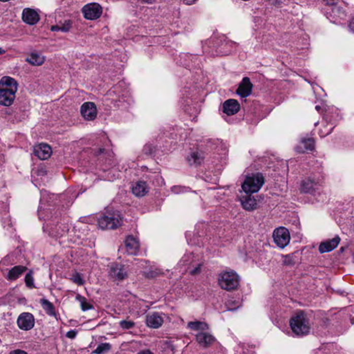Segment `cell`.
Segmentation results:
<instances>
[{
  "instance_id": "8fae6325",
  "label": "cell",
  "mask_w": 354,
  "mask_h": 354,
  "mask_svg": "<svg viewBox=\"0 0 354 354\" xmlns=\"http://www.w3.org/2000/svg\"><path fill=\"white\" fill-rule=\"evenodd\" d=\"M37 319L35 315L30 312H22L18 315L16 319L17 332L18 330L24 333L23 336H28V332H33L37 327Z\"/></svg>"
},
{
  "instance_id": "5b68a950",
  "label": "cell",
  "mask_w": 354,
  "mask_h": 354,
  "mask_svg": "<svg viewBox=\"0 0 354 354\" xmlns=\"http://www.w3.org/2000/svg\"><path fill=\"white\" fill-rule=\"evenodd\" d=\"M167 192L162 174L143 167L128 168L123 172L119 195L130 204L147 206L164 198Z\"/></svg>"
},
{
  "instance_id": "7c38bea8",
  "label": "cell",
  "mask_w": 354,
  "mask_h": 354,
  "mask_svg": "<svg viewBox=\"0 0 354 354\" xmlns=\"http://www.w3.org/2000/svg\"><path fill=\"white\" fill-rule=\"evenodd\" d=\"M122 217L116 210H108L101 216L99 225L101 229L110 230L117 229L122 224Z\"/></svg>"
},
{
  "instance_id": "d6986e66",
  "label": "cell",
  "mask_w": 354,
  "mask_h": 354,
  "mask_svg": "<svg viewBox=\"0 0 354 354\" xmlns=\"http://www.w3.org/2000/svg\"><path fill=\"white\" fill-rule=\"evenodd\" d=\"M7 164V149L6 145L0 139V172L5 169Z\"/></svg>"
},
{
  "instance_id": "e0dca14e",
  "label": "cell",
  "mask_w": 354,
  "mask_h": 354,
  "mask_svg": "<svg viewBox=\"0 0 354 354\" xmlns=\"http://www.w3.org/2000/svg\"><path fill=\"white\" fill-rule=\"evenodd\" d=\"M125 246L130 252H136L139 250V244L137 239L134 237H129L126 239Z\"/></svg>"
},
{
  "instance_id": "6da1fadb",
  "label": "cell",
  "mask_w": 354,
  "mask_h": 354,
  "mask_svg": "<svg viewBox=\"0 0 354 354\" xmlns=\"http://www.w3.org/2000/svg\"><path fill=\"white\" fill-rule=\"evenodd\" d=\"M287 193V163L275 153L267 152L256 156L218 197L224 207L254 215L294 207Z\"/></svg>"
},
{
  "instance_id": "5bb4252c",
  "label": "cell",
  "mask_w": 354,
  "mask_h": 354,
  "mask_svg": "<svg viewBox=\"0 0 354 354\" xmlns=\"http://www.w3.org/2000/svg\"><path fill=\"white\" fill-rule=\"evenodd\" d=\"M82 15L88 20H96L103 15V8L97 3H90L85 5L82 10Z\"/></svg>"
},
{
  "instance_id": "52a82bcc",
  "label": "cell",
  "mask_w": 354,
  "mask_h": 354,
  "mask_svg": "<svg viewBox=\"0 0 354 354\" xmlns=\"http://www.w3.org/2000/svg\"><path fill=\"white\" fill-rule=\"evenodd\" d=\"M30 111L29 97L18 80L8 76L0 78V127L24 125Z\"/></svg>"
},
{
  "instance_id": "7402d4cb",
  "label": "cell",
  "mask_w": 354,
  "mask_h": 354,
  "mask_svg": "<svg viewBox=\"0 0 354 354\" xmlns=\"http://www.w3.org/2000/svg\"><path fill=\"white\" fill-rule=\"evenodd\" d=\"M0 1H2V2H8V1H9V0H0Z\"/></svg>"
},
{
  "instance_id": "603a6c76",
  "label": "cell",
  "mask_w": 354,
  "mask_h": 354,
  "mask_svg": "<svg viewBox=\"0 0 354 354\" xmlns=\"http://www.w3.org/2000/svg\"><path fill=\"white\" fill-rule=\"evenodd\" d=\"M242 1L248 2V1H250V0H242Z\"/></svg>"
},
{
  "instance_id": "3957f363",
  "label": "cell",
  "mask_w": 354,
  "mask_h": 354,
  "mask_svg": "<svg viewBox=\"0 0 354 354\" xmlns=\"http://www.w3.org/2000/svg\"><path fill=\"white\" fill-rule=\"evenodd\" d=\"M329 175L323 160L310 154H298L287 164V190L302 204H315L327 198Z\"/></svg>"
},
{
  "instance_id": "ffe728a7",
  "label": "cell",
  "mask_w": 354,
  "mask_h": 354,
  "mask_svg": "<svg viewBox=\"0 0 354 354\" xmlns=\"http://www.w3.org/2000/svg\"><path fill=\"white\" fill-rule=\"evenodd\" d=\"M197 339H198L199 342H200V343L204 346L210 345L214 340L213 337H212L208 334L200 335V336H198V338H197Z\"/></svg>"
},
{
  "instance_id": "30bf717a",
  "label": "cell",
  "mask_w": 354,
  "mask_h": 354,
  "mask_svg": "<svg viewBox=\"0 0 354 354\" xmlns=\"http://www.w3.org/2000/svg\"><path fill=\"white\" fill-rule=\"evenodd\" d=\"M291 328L298 336H304L309 332L310 325L307 315L302 311L295 313L290 319Z\"/></svg>"
},
{
  "instance_id": "7a4b0ae2",
  "label": "cell",
  "mask_w": 354,
  "mask_h": 354,
  "mask_svg": "<svg viewBox=\"0 0 354 354\" xmlns=\"http://www.w3.org/2000/svg\"><path fill=\"white\" fill-rule=\"evenodd\" d=\"M295 90L292 82L249 74L235 85L221 90L219 114L230 125L246 124L254 130L277 107L288 100Z\"/></svg>"
},
{
  "instance_id": "9a60e30c",
  "label": "cell",
  "mask_w": 354,
  "mask_h": 354,
  "mask_svg": "<svg viewBox=\"0 0 354 354\" xmlns=\"http://www.w3.org/2000/svg\"><path fill=\"white\" fill-rule=\"evenodd\" d=\"M22 19L24 22L28 24H34L39 21L40 16L34 9H26L23 11Z\"/></svg>"
},
{
  "instance_id": "277c9868",
  "label": "cell",
  "mask_w": 354,
  "mask_h": 354,
  "mask_svg": "<svg viewBox=\"0 0 354 354\" xmlns=\"http://www.w3.org/2000/svg\"><path fill=\"white\" fill-rule=\"evenodd\" d=\"M229 151L228 140L202 137L183 145V158L193 175L206 183L218 185L229 164Z\"/></svg>"
},
{
  "instance_id": "9c48e42d",
  "label": "cell",
  "mask_w": 354,
  "mask_h": 354,
  "mask_svg": "<svg viewBox=\"0 0 354 354\" xmlns=\"http://www.w3.org/2000/svg\"><path fill=\"white\" fill-rule=\"evenodd\" d=\"M218 285L226 292H233L240 286V279L237 273L231 270L221 271L217 279Z\"/></svg>"
},
{
  "instance_id": "ac0fdd59",
  "label": "cell",
  "mask_w": 354,
  "mask_h": 354,
  "mask_svg": "<svg viewBox=\"0 0 354 354\" xmlns=\"http://www.w3.org/2000/svg\"><path fill=\"white\" fill-rule=\"evenodd\" d=\"M338 243H339V239L338 238L327 241V242L321 244L320 251L322 252L331 251L338 246Z\"/></svg>"
},
{
  "instance_id": "44dd1931",
  "label": "cell",
  "mask_w": 354,
  "mask_h": 354,
  "mask_svg": "<svg viewBox=\"0 0 354 354\" xmlns=\"http://www.w3.org/2000/svg\"><path fill=\"white\" fill-rule=\"evenodd\" d=\"M325 5L328 6H335L338 5L339 0H323Z\"/></svg>"
},
{
  "instance_id": "8992f818",
  "label": "cell",
  "mask_w": 354,
  "mask_h": 354,
  "mask_svg": "<svg viewBox=\"0 0 354 354\" xmlns=\"http://www.w3.org/2000/svg\"><path fill=\"white\" fill-rule=\"evenodd\" d=\"M105 135H92L76 143L78 148L71 150L70 157L77 160L80 171L99 175L104 179L114 178L117 164L113 147Z\"/></svg>"
},
{
  "instance_id": "4fadbf2b",
  "label": "cell",
  "mask_w": 354,
  "mask_h": 354,
  "mask_svg": "<svg viewBox=\"0 0 354 354\" xmlns=\"http://www.w3.org/2000/svg\"><path fill=\"white\" fill-rule=\"evenodd\" d=\"M289 231L284 227L277 228L273 233V240L279 248H286L291 242Z\"/></svg>"
},
{
  "instance_id": "2e32d148",
  "label": "cell",
  "mask_w": 354,
  "mask_h": 354,
  "mask_svg": "<svg viewBox=\"0 0 354 354\" xmlns=\"http://www.w3.org/2000/svg\"><path fill=\"white\" fill-rule=\"evenodd\" d=\"M147 326L152 329H158L164 324V319L158 313H152L147 317Z\"/></svg>"
},
{
  "instance_id": "ba28073f",
  "label": "cell",
  "mask_w": 354,
  "mask_h": 354,
  "mask_svg": "<svg viewBox=\"0 0 354 354\" xmlns=\"http://www.w3.org/2000/svg\"><path fill=\"white\" fill-rule=\"evenodd\" d=\"M58 147L50 141H38L32 150V176L36 183L45 182L53 175L51 168L54 167L55 158L58 157Z\"/></svg>"
}]
</instances>
